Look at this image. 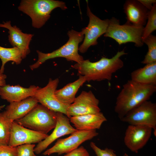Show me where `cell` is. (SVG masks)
Instances as JSON below:
<instances>
[{
    "label": "cell",
    "mask_w": 156,
    "mask_h": 156,
    "mask_svg": "<svg viewBox=\"0 0 156 156\" xmlns=\"http://www.w3.org/2000/svg\"><path fill=\"white\" fill-rule=\"evenodd\" d=\"M127 54L123 49L118 51L112 58L103 57L94 62L83 60L72 67L77 70L79 75L84 76L86 81H110L113 74L123 67V62L120 58Z\"/></svg>",
    "instance_id": "6da1fadb"
},
{
    "label": "cell",
    "mask_w": 156,
    "mask_h": 156,
    "mask_svg": "<svg viewBox=\"0 0 156 156\" xmlns=\"http://www.w3.org/2000/svg\"><path fill=\"white\" fill-rule=\"evenodd\" d=\"M156 91V86L128 80L123 86L116 99L114 111L121 119L131 110L148 100Z\"/></svg>",
    "instance_id": "7a4b0ae2"
},
{
    "label": "cell",
    "mask_w": 156,
    "mask_h": 156,
    "mask_svg": "<svg viewBox=\"0 0 156 156\" xmlns=\"http://www.w3.org/2000/svg\"><path fill=\"white\" fill-rule=\"evenodd\" d=\"M67 34L69 37L68 41L59 49L47 53L37 50L38 60L30 66V68L32 70L36 69L47 60L56 57L65 58L68 61H74L77 63L83 60V57L78 52L79 44L84 37L83 31L78 32L71 29L68 31Z\"/></svg>",
    "instance_id": "3957f363"
},
{
    "label": "cell",
    "mask_w": 156,
    "mask_h": 156,
    "mask_svg": "<svg viewBox=\"0 0 156 156\" xmlns=\"http://www.w3.org/2000/svg\"><path fill=\"white\" fill-rule=\"evenodd\" d=\"M57 8L64 10L67 8L64 2L53 0H23L18 7L31 18L32 26L36 28L42 27L50 18L52 11Z\"/></svg>",
    "instance_id": "277c9868"
},
{
    "label": "cell",
    "mask_w": 156,
    "mask_h": 156,
    "mask_svg": "<svg viewBox=\"0 0 156 156\" xmlns=\"http://www.w3.org/2000/svg\"><path fill=\"white\" fill-rule=\"evenodd\" d=\"M57 120L56 112L38 104L25 116L15 121L26 128L47 134L54 128Z\"/></svg>",
    "instance_id": "5b68a950"
},
{
    "label": "cell",
    "mask_w": 156,
    "mask_h": 156,
    "mask_svg": "<svg viewBox=\"0 0 156 156\" xmlns=\"http://www.w3.org/2000/svg\"><path fill=\"white\" fill-rule=\"evenodd\" d=\"M144 27H138L126 22L120 25L119 20L113 17L109 20V25L104 36L114 40L119 45L131 42L137 47L144 43L142 38Z\"/></svg>",
    "instance_id": "8992f818"
},
{
    "label": "cell",
    "mask_w": 156,
    "mask_h": 156,
    "mask_svg": "<svg viewBox=\"0 0 156 156\" xmlns=\"http://www.w3.org/2000/svg\"><path fill=\"white\" fill-rule=\"evenodd\" d=\"M120 120L129 125H141L151 128L156 133V104L146 101L131 110Z\"/></svg>",
    "instance_id": "52a82bcc"
},
{
    "label": "cell",
    "mask_w": 156,
    "mask_h": 156,
    "mask_svg": "<svg viewBox=\"0 0 156 156\" xmlns=\"http://www.w3.org/2000/svg\"><path fill=\"white\" fill-rule=\"evenodd\" d=\"M98 134L96 130H77L67 138L58 139L54 145L45 151L43 154L47 155L54 153L59 155L67 153L78 148L83 142L92 139Z\"/></svg>",
    "instance_id": "ba28073f"
},
{
    "label": "cell",
    "mask_w": 156,
    "mask_h": 156,
    "mask_svg": "<svg viewBox=\"0 0 156 156\" xmlns=\"http://www.w3.org/2000/svg\"><path fill=\"white\" fill-rule=\"evenodd\" d=\"M87 13L89 22L88 26L82 29L85 38L82 44L79 47V50L82 53L86 52L91 46L97 44L98 38L105 33L109 22V19L102 20L94 15L87 3Z\"/></svg>",
    "instance_id": "9c48e42d"
},
{
    "label": "cell",
    "mask_w": 156,
    "mask_h": 156,
    "mask_svg": "<svg viewBox=\"0 0 156 156\" xmlns=\"http://www.w3.org/2000/svg\"><path fill=\"white\" fill-rule=\"evenodd\" d=\"M59 82L57 78L54 79L50 78L46 86L43 88L39 87L33 96L38 103L49 110L62 113L66 116L67 109L69 106L61 102L55 94Z\"/></svg>",
    "instance_id": "30bf717a"
},
{
    "label": "cell",
    "mask_w": 156,
    "mask_h": 156,
    "mask_svg": "<svg viewBox=\"0 0 156 156\" xmlns=\"http://www.w3.org/2000/svg\"><path fill=\"white\" fill-rule=\"evenodd\" d=\"M99 103V100L91 91H82L68 107L66 116L70 118L72 116L99 113L101 112Z\"/></svg>",
    "instance_id": "8fae6325"
},
{
    "label": "cell",
    "mask_w": 156,
    "mask_h": 156,
    "mask_svg": "<svg viewBox=\"0 0 156 156\" xmlns=\"http://www.w3.org/2000/svg\"><path fill=\"white\" fill-rule=\"evenodd\" d=\"M48 135L25 127L14 121L12 123L8 145L17 147L25 144L38 143Z\"/></svg>",
    "instance_id": "7c38bea8"
},
{
    "label": "cell",
    "mask_w": 156,
    "mask_h": 156,
    "mask_svg": "<svg viewBox=\"0 0 156 156\" xmlns=\"http://www.w3.org/2000/svg\"><path fill=\"white\" fill-rule=\"evenodd\" d=\"M152 129L146 126L129 125L124 138L125 145L131 151L137 153L149 140Z\"/></svg>",
    "instance_id": "4fadbf2b"
},
{
    "label": "cell",
    "mask_w": 156,
    "mask_h": 156,
    "mask_svg": "<svg viewBox=\"0 0 156 156\" xmlns=\"http://www.w3.org/2000/svg\"><path fill=\"white\" fill-rule=\"evenodd\" d=\"M57 122L52 133L44 140L38 143L34 148L35 153L39 154L56 140L64 135L71 134L77 130L70 124V120L62 113L56 112Z\"/></svg>",
    "instance_id": "5bb4252c"
},
{
    "label": "cell",
    "mask_w": 156,
    "mask_h": 156,
    "mask_svg": "<svg viewBox=\"0 0 156 156\" xmlns=\"http://www.w3.org/2000/svg\"><path fill=\"white\" fill-rule=\"evenodd\" d=\"M0 27L9 30L8 37L10 43L13 47H17L20 50L22 59L25 58L30 52L29 45L34 35L23 33L16 25L12 26L10 21L0 23Z\"/></svg>",
    "instance_id": "9a60e30c"
},
{
    "label": "cell",
    "mask_w": 156,
    "mask_h": 156,
    "mask_svg": "<svg viewBox=\"0 0 156 156\" xmlns=\"http://www.w3.org/2000/svg\"><path fill=\"white\" fill-rule=\"evenodd\" d=\"M124 9L127 16V22L138 27H144L145 25L149 11L138 0L126 1Z\"/></svg>",
    "instance_id": "2e32d148"
},
{
    "label": "cell",
    "mask_w": 156,
    "mask_h": 156,
    "mask_svg": "<svg viewBox=\"0 0 156 156\" xmlns=\"http://www.w3.org/2000/svg\"><path fill=\"white\" fill-rule=\"evenodd\" d=\"M39 87L33 85L26 88L19 85L14 86L6 84L0 87V96L2 99L10 103L19 101L33 96Z\"/></svg>",
    "instance_id": "e0dca14e"
},
{
    "label": "cell",
    "mask_w": 156,
    "mask_h": 156,
    "mask_svg": "<svg viewBox=\"0 0 156 156\" xmlns=\"http://www.w3.org/2000/svg\"><path fill=\"white\" fill-rule=\"evenodd\" d=\"M38 103L34 97H29L19 101L10 103L4 112L7 117L13 122L25 116Z\"/></svg>",
    "instance_id": "ac0fdd59"
},
{
    "label": "cell",
    "mask_w": 156,
    "mask_h": 156,
    "mask_svg": "<svg viewBox=\"0 0 156 156\" xmlns=\"http://www.w3.org/2000/svg\"><path fill=\"white\" fill-rule=\"evenodd\" d=\"M70 120L77 130L85 131L99 129L102 124L107 120L103 113L101 112L72 116Z\"/></svg>",
    "instance_id": "d6986e66"
},
{
    "label": "cell",
    "mask_w": 156,
    "mask_h": 156,
    "mask_svg": "<svg viewBox=\"0 0 156 156\" xmlns=\"http://www.w3.org/2000/svg\"><path fill=\"white\" fill-rule=\"evenodd\" d=\"M86 81L84 76L79 75V78L69 83L62 88L56 90L55 96L61 102L69 106L75 98V95L79 88Z\"/></svg>",
    "instance_id": "ffe728a7"
},
{
    "label": "cell",
    "mask_w": 156,
    "mask_h": 156,
    "mask_svg": "<svg viewBox=\"0 0 156 156\" xmlns=\"http://www.w3.org/2000/svg\"><path fill=\"white\" fill-rule=\"evenodd\" d=\"M131 78L132 80L140 84L156 86V62L133 71Z\"/></svg>",
    "instance_id": "44dd1931"
},
{
    "label": "cell",
    "mask_w": 156,
    "mask_h": 156,
    "mask_svg": "<svg viewBox=\"0 0 156 156\" xmlns=\"http://www.w3.org/2000/svg\"><path fill=\"white\" fill-rule=\"evenodd\" d=\"M0 59L2 65L0 69V74H3L4 66L10 61L14 62L17 64H21L22 60L21 51L17 47L7 48L0 46Z\"/></svg>",
    "instance_id": "7402d4cb"
},
{
    "label": "cell",
    "mask_w": 156,
    "mask_h": 156,
    "mask_svg": "<svg viewBox=\"0 0 156 156\" xmlns=\"http://www.w3.org/2000/svg\"><path fill=\"white\" fill-rule=\"evenodd\" d=\"M12 122L0 112V145H8Z\"/></svg>",
    "instance_id": "603a6c76"
},
{
    "label": "cell",
    "mask_w": 156,
    "mask_h": 156,
    "mask_svg": "<svg viewBox=\"0 0 156 156\" xmlns=\"http://www.w3.org/2000/svg\"><path fill=\"white\" fill-rule=\"evenodd\" d=\"M148 46V51L144 60L141 62L143 64L156 62V36L151 34L142 40Z\"/></svg>",
    "instance_id": "cb8c5ba5"
},
{
    "label": "cell",
    "mask_w": 156,
    "mask_h": 156,
    "mask_svg": "<svg viewBox=\"0 0 156 156\" xmlns=\"http://www.w3.org/2000/svg\"><path fill=\"white\" fill-rule=\"evenodd\" d=\"M148 19L146 26L144 27L142 36V40L151 34L156 29V3L153 4L152 9L149 11Z\"/></svg>",
    "instance_id": "d4e9b609"
},
{
    "label": "cell",
    "mask_w": 156,
    "mask_h": 156,
    "mask_svg": "<svg viewBox=\"0 0 156 156\" xmlns=\"http://www.w3.org/2000/svg\"><path fill=\"white\" fill-rule=\"evenodd\" d=\"M34 144H25L16 147L17 156H36L35 154Z\"/></svg>",
    "instance_id": "484cf974"
},
{
    "label": "cell",
    "mask_w": 156,
    "mask_h": 156,
    "mask_svg": "<svg viewBox=\"0 0 156 156\" xmlns=\"http://www.w3.org/2000/svg\"><path fill=\"white\" fill-rule=\"evenodd\" d=\"M90 146L94 152L96 156H117L114 150L111 149L106 148L104 149H101L93 142L90 143ZM123 156L128 155L127 154L125 153Z\"/></svg>",
    "instance_id": "4316f807"
},
{
    "label": "cell",
    "mask_w": 156,
    "mask_h": 156,
    "mask_svg": "<svg viewBox=\"0 0 156 156\" xmlns=\"http://www.w3.org/2000/svg\"><path fill=\"white\" fill-rule=\"evenodd\" d=\"M0 156H17L16 147L0 145Z\"/></svg>",
    "instance_id": "83f0119b"
},
{
    "label": "cell",
    "mask_w": 156,
    "mask_h": 156,
    "mask_svg": "<svg viewBox=\"0 0 156 156\" xmlns=\"http://www.w3.org/2000/svg\"><path fill=\"white\" fill-rule=\"evenodd\" d=\"M89 154L83 146H81L66 153L64 156H89Z\"/></svg>",
    "instance_id": "f1b7e54d"
},
{
    "label": "cell",
    "mask_w": 156,
    "mask_h": 156,
    "mask_svg": "<svg viewBox=\"0 0 156 156\" xmlns=\"http://www.w3.org/2000/svg\"><path fill=\"white\" fill-rule=\"evenodd\" d=\"M138 1L149 10L152 8L153 4L156 2L155 0H138Z\"/></svg>",
    "instance_id": "f546056e"
},
{
    "label": "cell",
    "mask_w": 156,
    "mask_h": 156,
    "mask_svg": "<svg viewBox=\"0 0 156 156\" xmlns=\"http://www.w3.org/2000/svg\"><path fill=\"white\" fill-rule=\"evenodd\" d=\"M6 75L3 74H0V87H2L5 85Z\"/></svg>",
    "instance_id": "4dcf8cb0"
},
{
    "label": "cell",
    "mask_w": 156,
    "mask_h": 156,
    "mask_svg": "<svg viewBox=\"0 0 156 156\" xmlns=\"http://www.w3.org/2000/svg\"><path fill=\"white\" fill-rule=\"evenodd\" d=\"M5 105H4L0 106V111L2 109L5 107Z\"/></svg>",
    "instance_id": "1f68e13d"
}]
</instances>
